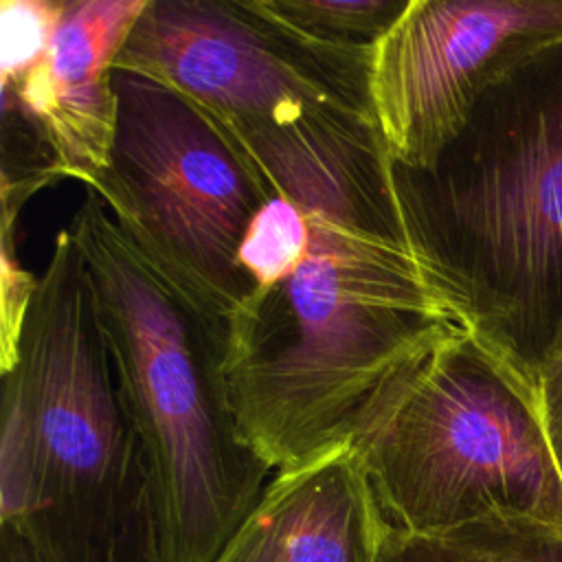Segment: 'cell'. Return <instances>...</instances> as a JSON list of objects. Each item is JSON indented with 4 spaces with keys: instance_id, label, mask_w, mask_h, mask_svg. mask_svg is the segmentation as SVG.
I'll return each mask as SVG.
<instances>
[{
    "instance_id": "1",
    "label": "cell",
    "mask_w": 562,
    "mask_h": 562,
    "mask_svg": "<svg viewBox=\"0 0 562 562\" xmlns=\"http://www.w3.org/2000/svg\"><path fill=\"white\" fill-rule=\"evenodd\" d=\"M237 132L270 189L239 246L248 294L222 373L241 439L283 472L356 448L465 329L413 250L373 116Z\"/></svg>"
},
{
    "instance_id": "2",
    "label": "cell",
    "mask_w": 562,
    "mask_h": 562,
    "mask_svg": "<svg viewBox=\"0 0 562 562\" xmlns=\"http://www.w3.org/2000/svg\"><path fill=\"white\" fill-rule=\"evenodd\" d=\"M435 292L531 389L562 351V42L498 79L424 169L391 162Z\"/></svg>"
},
{
    "instance_id": "3",
    "label": "cell",
    "mask_w": 562,
    "mask_h": 562,
    "mask_svg": "<svg viewBox=\"0 0 562 562\" xmlns=\"http://www.w3.org/2000/svg\"><path fill=\"white\" fill-rule=\"evenodd\" d=\"M0 518L37 562H156L147 454L68 226L2 373Z\"/></svg>"
},
{
    "instance_id": "4",
    "label": "cell",
    "mask_w": 562,
    "mask_h": 562,
    "mask_svg": "<svg viewBox=\"0 0 562 562\" xmlns=\"http://www.w3.org/2000/svg\"><path fill=\"white\" fill-rule=\"evenodd\" d=\"M68 231L90 274L125 408L143 441L156 562H215L274 476L228 406L220 331L86 189Z\"/></svg>"
},
{
    "instance_id": "5",
    "label": "cell",
    "mask_w": 562,
    "mask_h": 562,
    "mask_svg": "<svg viewBox=\"0 0 562 562\" xmlns=\"http://www.w3.org/2000/svg\"><path fill=\"white\" fill-rule=\"evenodd\" d=\"M386 522L439 533L492 516L562 527V476L533 389L468 334L356 446Z\"/></svg>"
},
{
    "instance_id": "6",
    "label": "cell",
    "mask_w": 562,
    "mask_h": 562,
    "mask_svg": "<svg viewBox=\"0 0 562 562\" xmlns=\"http://www.w3.org/2000/svg\"><path fill=\"white\" fill-rule=\"evenodd\" d=\"M112 86L110 158L90 191L222 336L248 294L237 255L268 178L239 132L182 92L116 68Z\"/></svg>"
},
{
    "instance_id": "7",
    "label": "cell",
    "mask_w": 562,
    "mask_h": 562,
    "mask_svg": "<svg viewBox=\"0 0 562 562\" xmlns=\"http://www.w3.org/2000/svg\"><path fill=\"white\" fill-rule=\"evenodd\" d=\"M371 55L307 40L263 0H147L114 68L156 79L237 130H259L318 112L373 116Z\"/></svg>"
},
{
    "instance_id": "8",
    "label": "cell",
    "mask_w": 562,
    "mask_h": 562,
    "mask_svg": "<svg viewBox=\"0 0 562 562\" xmlns=\"http://www.w3.org/2000/svg\"><path fill=\"white\" fill-rule=\"evenodd\" d=\"M555 42L562 0H411L369 72L391 162L428 167L498 79Z\"/></svg>"
},
{
    "instance_id": "9",
    "label": "cell",
    "mask_w": 562,
    "mask_h": 562,
    "mask_svg": "<svg viewBox=\"0 0 562 562\" xmlns=\"http://www.w3.org/2000/svg\"><path fill=\"white\" fill-rule=\"evenodd\" d=\"M147 0H64L46 48L18 70H0L2 224L42 189L103 173L114 125V61Z\"/></svg>"
},
{
    "instance_id": "10",
    "label": "cell",
    "mask_w": 562,
    "mask_h": 562,
    "mask_svg": "<svg viewBox=\"0 0 562 562\" xmlns=\"http://www.w3.org/2000/svg\"><path fill=\"white\" fill-rule=\"evenodd\" d=\"M389 522L353 446L274 472L215 562H378Z\"/></svg>"
},
{
    "instance_id": "11",
    "label": "cell",
    "mask_w": 562,
    "mask_h": 562,
    "mask_svg": "<svg viewBox=\"0 0 562 562\" xmlns=\"http://www.w3.org/2000/svg\"><path fill=\"white\" fill-rule=\"evenodd\" d=\"M378 562H562V527L514 516L439 533H406L389 525Z\"/></svg>"
},
{
    "instance_id": "12",
    "label": "cell",
    "mask_w": 562,
    "mask_h": 562,
    "mask_svg": "<svg viewBox=\"0 0 562 562\" xmlns=\"http://www.w3.org/2000/svg\"><path fill=\"white\" fill-rule=\"evenodd\" d=\"M294 31L340 50H373L411 0H263Z\"/></svg>"
},
{
    "instance_id": "13",
    "label": "cell",
    "mask_w": 562,
    "mask_h": 562,
    "mask_svg": "<svg viewBox=\"0 0 562 562\" xmlns=\"http://www.w3.org/2000/svg\"><path fill=\"white\" fill-rule=\"evenodd\" d=\"M0 252V373H4L13 364L20 331L40 277L20 263L15 231H2Z\"/></svg>"
},
{
    "instance_id": "14",
    "label": "cell",
    "mask_w": 562,
    "mask_h": 562,
    "mask_svg": "<svg viewBox=\"0 0 562 562\" xmlns=\"http://www.w3.org/2000/svg\"><path fill=\"white\" fill-rule=\"evenodd\" d=\"M540 422L562 476V351L544 362L533 382Z\"/></svg>"
},
{
    "instance_id": "15",
    "label": "cell",
    "mask_w": 562,
    "mask_h": 562,
    "mask_svg": "<svg viewBox=\"0 0 562 562\" xmlns=\"http://www.w3.org/2000/svg\"><path fill=\"white\" fill-rule=\"evenodd\" d=\"M0 562H37V558L31 553V549L24 544V540L2 527L0 529Z\"/></svg>"
}]
</instances>
